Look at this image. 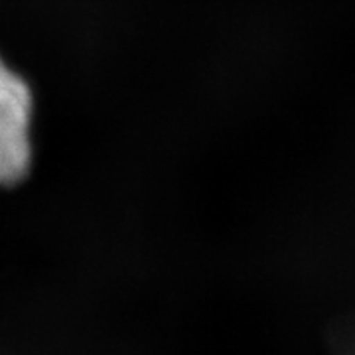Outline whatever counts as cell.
Here are the masks:
<instances>
[{"label":"cell","mask_w":355,"mask_h":355,"mask_svg":"<svg viewBox=\"0 0 355 355\" xmlns=\"http://www.w3.org/2000/svg\"><path fill=\"white\" fill-rule=\"evenodd\" d=\"M32 95L26 81L0 58V182L10 184L28 172Z\"/></svg>","instance_id":"cell-1"}]
</instances>
